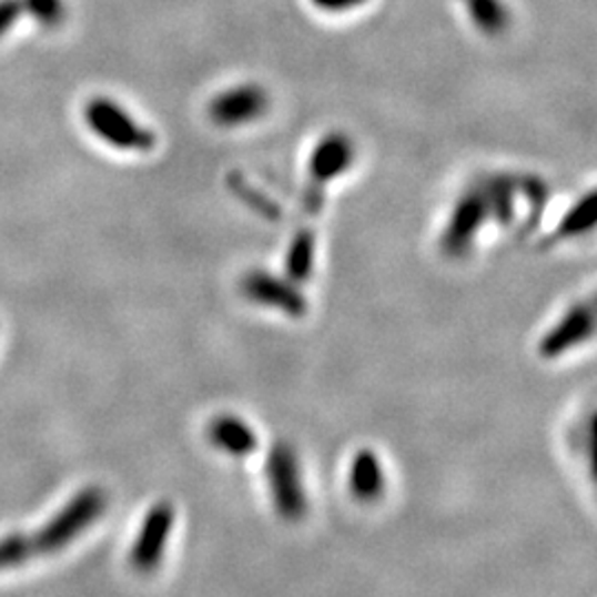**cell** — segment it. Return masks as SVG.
<instances>
[{"label": "cell", "instance_id": "6da1fadb", "mask_svg": "<svg viewBox=\"0 0 597 597\" xmlns=\"http://www.w3.org/2000/svg\"><path fill=\"white\" fill-rule=\"evenodd\" d=\"M107 498L100 489H87L78 498L71 500L67 509H62L49 527H44L33 538H7L0 543V569L16 567L29 556L55 552L64 545H69L80 532H84L102 512H104Z\"/></svg>", "mask_w": 597, "mask_h": 597}, {"label": "cell", "instance_id": "7a4b0ae2", "mask_svg": "<svg viewBox=\"0 0 597 597\" xmlns=\"http://www.w3.org/2000/svg\"><path fill=\"white\" fill-rule=\"evenodd\" d=\"M84 118L89 129L113 149L146 153L155 144L153 133L144 129L140 122H135L124 107L115 104L109 98L91 100L87 104Z\"/></svg>", "mask_w": 597, "mask_h": 597}, {"label": "cell", "instance_id": "3957f363", "mask_svg": "<svg viewBox=\"0 0 597 597\" xmlns=\"http://www.w3.org/2000/svg\"><path fill=\"white\" fill-rule=\"evenodd\" d=\"M498 213L496 209V195L492 189H472L454 209V215L449 217V226L443 235V249L449 255H463L476 233L483 229L489 215Z\"/></svg>", "mask_w": 597, "mask_h": 597}, {"label": "cell", "instance_id": "277c9868", "mask_svg": "<svg viewBox=\"0 0 597 597\" xmlns=\"http://www.w3.org/2000/svg\"><path fill=\"white\" fill-rule=\"evenodd\" d=\"M269 485L275 500V509L286 520H298L305 514L307 503L301 483L297 456L286 443L275 445L269 456Z\"/></svg>", "mask_w": 597, "mask_h": 597}, {"label": "cell", "instance_id": "5b68a950", "mask_svg": "<svg viewBox=\"0 0 597 597\" xmlns=\"http://www.w3.org/2000/svg\"><path fill=\"white\" fill-rule=\"evenodd\" d=\"M269 107V95L255 84L222 91L211 102V118L220 127H242L260 120Z\"/></svg>", "mask_w": 597, "mask_h": 597}, {"label": "cell", "instance_id": "8992f818", "mask_svg": "<svg viewBox=\"0 0 597 597\" xmlns=\"http://www.w3.org/2000/svg\"><path fill=\"white\" fill-rule=\"evenodd\" d=\"M173 523H175V512L169 503H160L149 512L142 525V532L131 549V563L135 569L153 571L160 565Z\"/></svg>", "mask_w": 597, "mask_h": 597}, {"label": "cell", "instance_id": "52a82bcc", "mask_svg": "<svg viewBox=\"0 0 597 597\" xmlns=\"http://www.w3.org/2000/svg\"><path fill=\"white\" fill-rule=\"evenodd\" d=\"M354 160L352 142L341 135H327L316 144V149L310 155V193L321 195V189L343 175Z\"/></svg>", "mask_w": 597, "mask_h": 597}, {"label": "cell", "instance_id": "ba28073f", "mask_svg": "<svg viewBox=\"0 0 597 597\" xmlns=\"http://www.w3.org/2000/svg\"><path fill=\"white\" fill-rule=\"evenodd\" d=\"M242 291L246 297L264 305H273L291 316H303L307 310L305 298L293 284L269 273H251L242 282Z\"/></svg>", "mask_w": 597, "mask_h": 597}, {"label": "cell", "instance_id": "9c48e42d", "mask_svg": "<svg viewBox=\"0 0 597 597\" xmlns=\"http://www.w3.org/2000/svg\"><path fill=\"white\" fill-rule=\"evenodd\" d=\"M594 334V310L589 305H576L571 312L540 341V354L556 358L576 343H583Z\"/></svg>", "mask_w": 597, "mask_h": 597}, {"label": "cell", "instance_id": "30bf717a", "mask_svg": "<svg viewBox=\"0 0 597 597\" xmlns=\"http://www.w3.org/2000/svg\"><path fill=\"white\" fill-rule=\"evenodd\" d=\"M211 441L231 456H249L257 449V436L253 427L235 416H220L209 427Z\"/></svg>", "mask_w": 597, "mask_h": 597}, {"label": "cell", "instance_id": "8fae6325", "mask_svg": "<svg viewBox=\"0 0 597 597\" xmlns=\"http://www.w3.org/2000/svg\"><path fill=\"white\" fill-rule=\"evenodd\" d=\"M350 489L358 500H376L385 489V476L378 458L363 449L354 456L352 469H350Z\"/></svg>", "mask_w": 597, "mask_h": 597}, {"label": "cell", "instance_id": "7c38bea8", "mask_svg": "<svg viewBox=\"0 0 597 597\" xmlns=\"http://www.w3.org/2000/svg\"><path fill=\"white\" fill-rule=\"evenodd\" d=\"M314 266V237L307 231H301L295 235L289 260H286V271L293 282H305L312 273Z\"/></svg>", "mask_w": 597, "mask_h": 597}, {"label": "cell", "instance_id": "4fadbf2b", "mask_svg": "<svg viewBox=\"0 0 597 597\" xmlns=\"http://www.w3.org/2000/svg\"><path fill=\"white\" fill-rule=\"evenodd\" d=\"M596 224V195L589 193L583 202H578L569 215L565 217V222L560 224L558 233H556V240L560 237H576V235H583L587 231H591Z\"/></svg>", "mask_w": 597, "mask_h": 597}, {"label": "cell", "instance_id": "5bb4252c", "mask_svg": "<svg viewBox=\"0 0 597 597\" xmlns=\"http://www.w3.org/2000/svg\"><path fill=\"white\" fill-rule=\"evenodd\" d=\"M469 13L485 33H500L509 18L500 0H469Z\"/></svg>", "mask_w": 597, "mask_h": 597}, {"label": "cell", "instance_id": "9a60e30c", "mask_svg": "<svg viewBox=\"0 0 597 597\" xmlns=\"http://www.w3.org/2000/svg\"><path fill=\"white\" fill-rule=\"evenodd\" d=\"M22 4L24 13L33 16L42 27H58L67 16L64 0H22Z\"/></svg>", "mask_w": 597, "mask_h": 597}, {"label": "cell", "instance_id": "2e32d148", "mask_svg": "<svg viewBox=\"0 0 597 597\" xmlns=\"http://www.w3.org/2000/svg\"><path fill=\"white\" fill-rule=\"evenodd\" d=\"M24 13L22 0H0V38L13 27V22Z\"/></svg>", "mask_w": 597, "mask_h": 597}, {"label": "cell", "instance_id": "e0dca14e", "mask_svg": "<svg viewBox=\"0 0 597 597\" xmlns=\"http://www.w3.org/2000/svg\"><path fill=\"white\" fill-rule=\"evenodd\" d=\"M316 9L321 11H330V13H341V11H350L354 7H361L367 0H310Z\"/></svg>", "mask_w": 597, "mask_h": 597}]
</instances>
